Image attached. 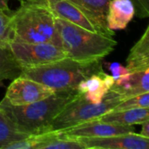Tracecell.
<instances>
[{"instance_id":"cell-8","label":"cell","mask_w":149,"mask_h":149,"mask_svg":"<svg viewBox=\"0 0 149 149\" xmlns=\"http://www.w3.org/2000/svg\"><path fill=\"white\" fill-rule=\"evenodd\" d=\"M79 139L86 149H149V138L134 132L107 137H83Z\"/></svg>"},{"instance_id":"cell-22","label":"cell","mask_w":149,"mask_h":149,"mask_svg":"<svg viewBox=\"0 0 149 149\" xmlns=\"http://www.w3.org/2000/svg\"><path fill=\"white\" fill-rule=\"evenodd\" d=\"M109 70L112 72V76L114 79V84H121L127 80L131 75L128 69L120 65V63H111L109 65Z\"/></svg>"},{"instance_id":"cell-2","label":"cell","mask_w":149,"mask_h":149,"mask_svg":"<svg viewBox=\"0 0 149 149\" xmlns=\"http://www.w3.org/2000/svg\"><path fill=\"white\" fill-rule=\"evenodd\" d=\"M101 60L80 62L70 58L21 70L19 76L38 81L53 91L77 90L79 84L94 73L103 72Z\"/></svg>"},{"instance_id":"cell-21","label":"cell","mask_w":149,"mask_h":149,"mask_svg":"<svg viewBox=\"0 0 149 149\" xmlns=\"http://www.w3.org/2000/svg\"><path fill=\"white\" fill-rule=\"evenodd\" d=\"M12 39L11 18L10 15L0 10V46L10 48V43Z\"/></svg>"},{"instance_id":"cell-5","label":"cell","mask_w":149,"mask_h":149,"mask_svg":"<svg viewBox=\"0 0 149 149\" xmlns=\"http://www.w3.org/2000/svg\"><path fill=\"white\" fill-rule=\"evenodd\" d=\"M122 100L123 98L111 89L100 103H92L80 93L53 119L49 127V132L63 131L94 120L113 110Z\"/></svg>"},{"instance_id":"cell-17","label":"cell","mask_w":149,"mask_h":149,"mask_svg":"<svg viewBox=\"0 0 149 149\" xmlns=\"http://www.w3.org/2000/svg\"><path fill=\"white\" fill-rule=\"evenodd\" d=\"M111 90L119 93L123 100L149 92V69L131 73L129 79L121 84H113Z\"/></svg>"},{"instance_id":"cell-16","label":"cell","mask_w":149,"mask_h":149,"mask_svg":"<svg viewBox=\"0 0 149 149\" xmlns=\"http://www.w3.org/2000/svg\"><path fill=\"white\" fill-rule=\"evenodd\" d=\"M126 67L131 73L149 69V26L130 50Z\"/></svg>"},{"instance_id":"cell-7","label":"cell","mask_w":149,"mask_h":149,"mask_svg":"<svg viewBox=\"0 0 149 149\" xmlns=\"http://www.w3.org/2000/svg\"><path fill=\"white\" fill-rule=\"evenodd\" d=\"M53 92L52 88L38 81L18 76L12 79L3 98L12 106H24L43 100Z\"/></svg>"},{"instance_id":"cell-10","label":"cell","mask_w":149,"mask_h":149,"mask_svg":"<svg viewBox=\"0 0 149 149\" xmlns=\"http://www.w3.org/2000/svg\"><path fill=\"white\" fill-rule=\"evenodd\" d=\"M93 24L97 31L112 38L114 31L107 27L106 16L107 6L111 0H70Z\"/></svg>"},{"instance_id":"cell-6","label":"cell","mask_w":149,"mask_h":149,"mask_svg":"<svg viewBox=\"0 0 149 149\" xmlns=\"http://www.w3.org/2000/svg\"><path fill=\"white\" fill-rule=\"evenodd\" d=\"M15 59L22 69L37 67L67 58L66 52L58 45L52 43H10Z\"/></svg>"},{"instance_id":"cell-23","label":"cell","mask_w":149,"mask_h":149,"mask_svg":"<svg viewBox=\"0 0 149 149\" xmlns=\"http://www.w3.org/2000/svg\"><path fill=\"white\" fill-rule=\"evenodd\" d=\"M134 5L135 14L139 17L149 16V0H131Z\"/></svg>"},{"instance_id":"cell-13","label":"cell","mask_w":149,"mask_h":149,"mask_svg":"<svg viewBox=\"0 0 149 149\" xmlns=\"http://www.w3.org/2000/svg\"><path fill=\"white\" fill-rule=\"evenodd\" d=\"M134 15V5L131 0H111L106 16L107 27L113 31L124 30Z\"/></svg>"},{"instance_id":"cell-19","label":"cell","mask_w":149,"mask_h":149,"mask_svg":"<svg viewBox=\"0 0 149 149\" xmlns=\"http://www.w3.org/2000/svg\"><path fill=\"white\" fill-rule=\"evenodd\" d=\"M29 134L19 132L6 115V113L0 108V149L15 141H19L29 137Z\"/></svg>"},{"instance_id":"cell-15","label":"cell","mask_w":149,"mask_h":149,"mask_svg":"<svg viewBox=\"0 0 149 149\" xmlns=\"http://www.w3.org/2000/svg\"><path fill=\"white\" fill-rule=\"evenodd\" d=\"M95 120L120 126L141 125L144 121L149 120V108H133L120 111H109Z\"/></svg>"},{"instance_id":"cell-11","label":"cell","mask_w":149,"mask_h":149,"mask_svg":"<svg viewBox=\"0 0 149 149\" xmlns=\"http://www.w3.org/2000/svg\"><path fill=\"white\" fill-rule=\"evenodd\" d=\"M114 84V79L112 75L105 72L100 73H94L86 79L81 81L77 90L83 94L86 100L92 103H100L107 93L111 89Z\"/></svg>"},{"instance_id":"cell-4","label":"cell","mask_w":149,"mask_h":149,"mask_svg":"<svg viewBox=\"0 0 149 149\" xmlns=\"http://www.w3.org/2000/svg\"><path fill=\"white\" fill-rule=\"evenodd\" d=\"M10 18L11 41L27 44L52 43L60 46L55 16L47 5H20L10 15Z\"/></svg>"},{"instance_id":"cell-12","label":"cell","mask_w":149,"mask_h":149,"mask_svg":"<svg viewBox=\"0 0 149 149\" xmlns=\"http://www.w3.org/2000/svg\"><path fill=\"white\" fill-rule=\"evenodd\" d=\"M47 6L55 17L64 19L88 31L98 32L89 18L70 0H48Z\"/></svg>"},{"instance_id":"cell-9","label":"cell","mask_w":149,"mask_h":149,"mask_svg":"<svg viewBox=\"0 0 149 149\" xmlns=\"http://www.w3.org/2000/svg\"><path fill=\"white\" fill-rule=\"evenodd\" d=\"M66 135L72 138L83 137H107L116 134L134 132V126H120L92 120L73 127L61 131Z\"/></svg>"},{"instance_id":"cell-1","label":"cell","mask_w":149,"mask_h":149,"mask_svg":"<svg viewBox=\"0 0 149 149\" xmlns=\"http://www.w3.org/2000/svg\"><path fill=\"white\" fill-rule=\"evenodd\" d=\"M79 94L78 90L54 91L43 100L24 106H12L3 98L0 108L19 132L29 135L39 134L49 132L53 119Z\"/></svg>"},{"instance_id":"cell-20","label":"cell","mask_w":149,"mask_h":149,"mask_svg":"<svg viewBox=\"0 0 149 149\" xmlns=\"http://www.w3.org/2000/svg\"><path fill=\"white\" fill-rule=\"evenodd\" d=\"M133 108H149V92L122 100L111 111H120Z\"/></svg>"},{"instance_id":"cell-25","label":"cell","mask_w":149,"mask_h":149,"mask_svg":"<svg viewBox=\"0 0 149 149\" xmlns=\"http://www.w3.org/2000/svg\"><path fill=\"white\" fill-rule=\"evenodd\" d=\"M141 126H142V129L140 134L145 138H149V120L144 121L141 124Z\"/></svg>"},{"instance_id":"cell-24","label":"cell","mask_w":149,"mask_h":149,"mask_svg":"<svg viewBox=\"0 0 149 149\" xmlns=\"http://www.w3.org/2000/svg\"><path fill=\"white\" fill-rule=\"evenodd\" d=\"M48 0H19L20 5H25V4H43L47 5Z\"/></svg>"},{"instance_id":"cell-18","label":"cell","mask_w":149,"mask_h":149,"mask_svg":"<svg viewBox=\"0 0 149 149\" xmlns=\"http://www.w3.org/2000/svg\"><path fill=\"white\" fill-rule=\"evenodd\" d=\"M21 72V67L15 59L10 48L0 46V86L3 81L14 79Z\"/></svg>"},{"instance_id":"cell-26","label":"cell","mask_w":149,"mask_h":149,"mask_svg":"<svg viewBox=\"0 0 149 149\" xmlns=\"http://www.w3.org/2000/svg\"><path fill=\"white\" fill-rule=\"evenodd\" d=\"M9 0H0V10L3 11H9Z\"/></svg>"},{"instance_id":"cell-3","label":"cell","mask_w":149,"mask_h":149,"mask_svg":"<svg viewBox=\"0 0 149 149\" xmlns=\"http://www.w3.org/2000/svg\"><path fill=\"white\" fill-rule=\"evenodd\" d=\"M55 24L60 46L67 58L72 59L80 62L102 60L117 45L113 38L88 31L64 19L55 17Z\"/></svg>"},{"instance_id":"cell-14","label":"cell","mask_w":149,"mask_h":149,"mask_svg":"<svg viewBox=\"0 0 149 149\" xmlns=\"http://www.w3.org/2000/svg\"><path fill=\"white\" fill-rule=\"evenodd\" d=\"M34 149H86L77 138H72L61 131H51L37 134Z\"/></svg>"}]
</instances>
